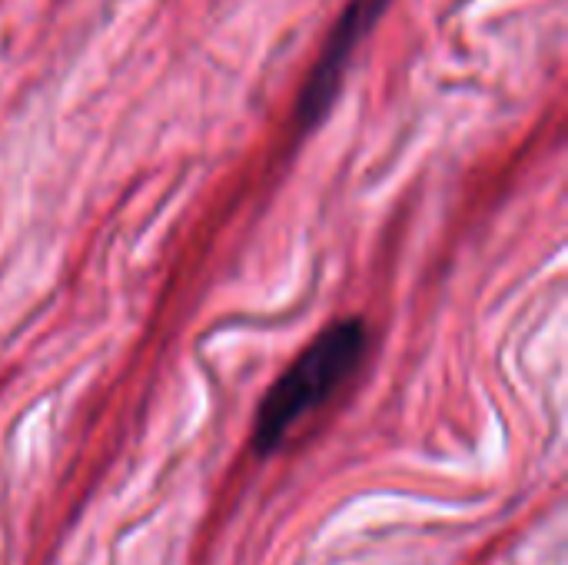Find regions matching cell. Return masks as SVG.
<instances>
[{
	"label": "cell",
	"mask_w": 568,
	"mask_h": 565,
	"mask_svg": "<svg viewBox=\"0 0 568 565\" xmlns=\"http://www.w3.org/2000/svg\"><path fill=\"white\" fill-rule=\"evenodd\" d=\"M369 353V326L359 316L329 323L270 386L253 423V453H276L290 433L323 410L363 366Z\"/></svg>",
	"instance_id": "obj_1"
},
{
	"label": "cell",
	"mask_w": 568,
	"mask_h": 565,
	"mask_svg": "<svg viewBox=\"0 0 568 565\" xmlns=\"http://www.w3.org/2000/svg\"><path fill=\"white\" fill-rule=\"evenodd\" d=\"M386 7H389V0H349V7L339 13V20L333 23L329 37L300 90V100H296L300 130H313L329 113L356 47L366 40V33L373 30V23L383 17Z\"/></svg>",
	"instance_id": "obj_2"
}]
</instances>
